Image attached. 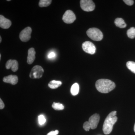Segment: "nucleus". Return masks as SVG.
Listing matches in <instances>:
<instances>
[{
	"label": "nucleus",
	"mask_w": 135,
	"mask_h": 135,
	"mask_svg": "<svg viewBox=\"0 0 135 135\" xmlns=\"http://www.w3.org/2000/svg\"><path fill=\"white\" fill-rule=\"evenodd\" d=\"M95 86L99 92L106 94L113 90L115 88L116 85L111 80L101 79L97 81Z\"/></svg>",
	"instance_id": "nucleus-1"
},
{
	"label": "nucleus",
	"mask_w": 135,
	"mask_h": 135,
	"mask_svg": "<svg viewBox=\"0 0 135 135\" xmlns=\"http://www.w3.org/2000/svg\"><path fill=\"white\" fill-rule=\"evenodd\" d=\"M116 111H113L105 118L103 128V131L105 134H109L112 131L114 125L118 120V118L116 116Z\"/></svg>",
	"instance_id": "nucleus-2"
},
{
	"label": "nucleus",
	"mask_w": 135,
	"mask_h": 135,
	"mask_svg": "<svg viewBox=\"0 0 135 135\" xmlns=\"http://www.w3.org/2000/svg\"><path fill=\"white\" fill-rule=\"evenodd\" d=\"M86 33L89 38L95 41H100L103 37V33L97 28H90L87 31Z\"/></svg>",
	"instance_id": "nucleus-3"
},
{
	"label": "nucleus",
	"mask_w": 135,
	"mask_h": 135,
	"mask_svg": "<svg viewBox=\"0 0 135 135\" xmlns=\"http://www.w3.org/2000/svg\"><path fill=\"white\" fill-rule=\"evenodd\" d=\"M80 4L81 9L86 12L93 11L95 7V3L91 0H81Z\"/></svg>",
	"instance_id": "nucleus-4"
},
{
	"label": "nucleus",
	"mask_w": 135,
	"mask_h": 135,
	"mask_svg": "<svg viewBox=\"0 0 135 135\" xmlns=\"http://www.w3.org/2000/svg\"><path fill=\"white\" fill-rule=\"evenodd\" d=\"M44 73V71L41 66L36 65L32 68L29 76L31 79H40L42 77Z\"/></svg>",
	"instance_id": "nucleus-5"
},
{
	"label": "nucleus",
	"mask_w": 135,
	"mask_h": 135,
	"mask_svg": "<svg viewBox=\"0 0 135 135\" xmlns=\"http://www.w3.org/2000/svg\"><path fill=\"white\" fill-rule=\"evenodd\" d=\"M32 32V29L30 27L25 28L20 33V39L22 41L24 42L29 41L31 38Z\"/></svg>",
	"instance_id": "nucleus-6"
},
{
	"label": "nucleus",
	"mask_w": 135,
	"mask_h": 135,
	"mask_svg": "<svg viewBox=\"0 0 135 135\" xmlns=\"http://www.w3.org/2000/svg\"><path fill=\"white\" fill-rule=\"evenodd\" d=\"M76 19L75 14L72 11L70 10L66 11L63 15V21L67 24L72 23Z\"/></svg>",
	"instance_id": "nucleus-7"
},
{
	"label": "nucleus",
	"mask_w": 135,
	"mask_h": 135,
	"mask_svg": "<svg viewBox=\"0 0 135 135\" xmlns=\"http://www.w3.org/2000/svg\"><path fill=\"white\" fill-rule=\"evenodd\" d=\"M82 47L83 50L86 53L90 55H94L95 53V46L91 42H84L83 43Z\"/></svg>",
	"instance_id": "nucleus-8"
},
{
	"label": "nucleus",
	"mask_w": 135,
	"mask_h": 135,
	"mask_svg": "<svg viewBox=\"0 0 135 135\" xmlns=\"http://www.w3.org/2000/svg\"><path fill=\"white\" fill-rule=\"evenodd\" d=\"M100 120V116L99 114L95 113L93 114L89 119V122L90 125L91 129L96 128Z\"/></svg>",
	"instance_id": "nucleus-9"
},
{
	"label": "nucleus",
	"mask_w": 135,
	"mask_h": 135,
	"mask_svg": "<svg viewBox=\"0 0 135 135\" xmlns=\"http://www.w3.org/2000/svg\"><path fill=\"white\" fill-rule=\"evenodd\" d=\"M5 66L7 69L11 68L13 72H16L18 70V64L16 60L10 59L6 63Z\"/></svg>",
	"instance_id": "nucleus-10"
},
{
	"label": "nucleus",
	"mask_w": 135,
	"mask_h": 135,
	"mask_svg": "<svg viewBox=\"0 0 135 135\" xmlns=\"http://www.w3.org/2000/svg\"><path fill=\"white\" fill-rule=\"evenodd\" d=\"M11 22L2 15H0V27L4 29H7L11 26Z\"/></svg>",
	"instance_id": "nucleus-11"
},
{
	"label": "nucleus",
	"mask_w": 135,
	"mask_h": 135,
	"mask_svg": "<svg viewBox=\"0 0 135 135\" xmlns=\"http://www.w3.org/2000/svg\"><path fill=\"white\" fill-rule=\"evenodd\" d=\"M3 80V82L15 85L18 81V78L17 75H11L4 77Z\"/></svg>",
	"instance_id": "nucleus-12"
},
{
	"label": "nucleus",
	"mask_w": 135,
	"mask_h": 135,
	"mask_svg": "<svg viewBox=\"0 0 135 135\" xmlns=\"http://www.w3.org/2000/svg\"><path fill=\"white\" fill-rule=\"evenodd\" d=\"M35 52L33 48H31L28 50V56L27 57V63L29 64H31L33 62L35 59Z\"/></svg>",
	"instance_id": "nucleus-13"
},
{
	"label": "nucleus",
	"mask_w": 135,
	"mask_h": 135,
	"mask_svg": "<svg viewBox=\"0 0 135 135\" xmlns=\"http://www.w3.org/2000/svg\"><path fill=\"white\" fill-rule=\"evenodd\" d=\"M114 23L116 26L120 28H125L127 26V25L123 19L121 18H117L115 20Z\"/></svg>",
	"instance_id": "nucleus-14"
},
{
	"label": "nucleus",
	"mask_w": 135,
	"mask_h": 135,
	"mask_svg": "<svg viewBox=\"0 0 135 135\" xmlns=\"http://www.w3.org/2000/svg\"><path fill=\"white\" fill-rule=\"evenodd\" d=\"M62 84V82L59 81L52 80L49 83L48 86L50 88L55 89L60 87Z\"/></svg>",
	"instance_id": "nucleus-15"
},
{
	"label": "nucleus",
	"mask_w": 135,
	"mask_h": 135,
	"mask_svg": "<svg viewBox=\"0 0 135 135\" xmlns=\"http://www.w3.org/2000/svg\"><path fill=\"white\" fill-rule=\"evenodd\" d=\"M79 91V86L77 83L73 84L71 87V93L73 95L75 96L77 95Z\"/></svg>",
	"instance_id": "nucleus-16"
},
{
	"label": "nucleus",
	"mask_w": 135,
	"mask_h": 135,
	"mask_svg": "<svg viewBox=\"0 0 135 135\" xmlns=\"http://www.w3.org/2000/svg\"><path fill=\"white\" fill-rule=\"evenodd\" d=\"M126 65L129 70L135 74V62L133 61H128L126 64Z\"/></svg>",
	"instance_id": "nucleus-17"
},
{
	"label": "nucleus",
	"mask_w": 135,
	"mask_h": 135,
	"mask_svg": "<svg viewBox=\"0 0 135 135\" xmlns=\"http://www.w3.org/2000/svg\"><path fill=\"white\" fill-rule=\"evenodd\" d=\"M51 2V0H40L39 2V5L41 7H47L49 6Z\"/></svg>",
	"instance_id": "nucleus-18"
},
{
	"label": "nucleus",
	"mask_w": 135,
	"mask_h": 135,
	"mask_svg": "<svg viewBox=\"0 0 135 135\" xmlns=\"http://www.w3.org/2000/svg\"><path fill=\"white\" fill-rule=\"evenodd\" d=\"M127 35L129 38L133 39L135 37V28L134 27H131L127 31Z\"/></svg>",
	"instance_id": "nucleus-19"
},
{
	"label": "nucleus",
	"mask_w": 135,
	"mask_h": 135,
	"mask_svg": "<svg viewBox=\"0 0 135 135\" xmlns=\"http://www.w3.org/2000/svg\"><path fill=\"white\" fill-rule=\"evenodd\" d=\"M52 108L55 110H62L64 109V107L62 104L60 103H56L54 102L52 105Z\"/></svg>",
	"instance_id": "nucleus-20"
},
{
	"label": "nucleus",
	"mask_w": 135,
	"mask_h": 135,
	"mask_svg": "<svg viewBox=\"0 0 135 135\" xmlns=\"http://www.w3.org/2000/svg\"><path fill=\"white\" fill-rule=\"evenodd\" d=\"M38 121L40 125H43L46 122V118L43 115H40L38 116Z\"/></svg>",
	"instance_id": "nucleus-21"
},
{
	"label": "nucleus",
	"mask_w": 135,
	"mask_h": 135,
	"mask_svg": "<svg viewBox=\"0 0 135 135\" xmlns=\"http://www.w3.org/2000/svg\"><path fill=\"white\" fill-rule=\"evenodd\" d=\"M83 128L86 131H89L90 129H91L89 121L85 122H84V124H83Z\"/></svg>",
	"instance_id": "nucleus-22"
},
{
	"label": "nucleus",
	"mask_w": 135,
	"mask_h": 135,
	"mask_svg": "<svg viewBox=\"0 0 135 135\" xmlns=\"http://www.w3.org/2000/svg\"><path fill=\"white\" fill-rule=\"evenodd\" d=\"M127 5L131 6L134 4V2L133 0H124L123 1Z\"/></svg>",
	"instance_id": "nucleus-23"
},
{
	"label": "nucleus",
	"mask_w": 135,
	"mask_h": 135,
	"mask_svg": "<svg viewBox=\"0 0 135 135\" xmlns=\"http://www.w3.org/2000/svg\"><path fill=\"white\" fill-rule=\"evenodd\" d=\"M59 133V131L57 130L55 131H51L47 134V135H57Z\"/></svg>",
	"instance_id": "nucleus-24"
},
{
	"label": "nucleus",
	"mask_w": 135,
	"mask_h": 135,
	"mask_svg": "<svg viewBox=\"0 0 135 135\" xmlns=\"http://www.w3.org/2000/svg\"><path fill=\"white\" fill-rule=\"evenodd\" d=\"M55 56V53H54V52H50V53H49V54L48 55V57L49 59L54 58Z\"/></svg>",
	"instance_id": "nucleus-25"
},
{
	"label": "nucleus",
	"mask_w": 135,
	"mask_h": 135,
	"mask_svg": "<svg viewBox=\"0 0 135 135\" xmlns=\"http://www.w3.org/2000/svg\"><path fill=\"white\" fill-rule=\"evenodd\" d=\"M5 107V104L1 99H0V109L1 110L3 109Z\"/></svg>",
	"instance_id": "nucleus-26"
},
{
	"label": "nucleus",
	"mask_w": 135,
	"mask_h": 135,
	"mask_svg": "<svg viewBox=\"0 0 135 135\" xmlns=\"http://www.w3.org/2000/svg\"><path fill=\"white\" fill-rule=\"evenodd\" d=\"M2 42V37L1 36H0V42Z\"/></svg>",
	"instance_id": "nucleus-27"
},
{
	"label": "nucleus",
	"mask_w": 135,
	"mask_h": 135,
	"mask_svg": "<svg viewBox=\"0 0 135 135\" xmlns=\"http://www.w3.org/2000/svg\"><path fill=\"white\" fill-rule=\"evenodd\" d=\"M134 131L135 132V123L134 124Z\"/></svg>",
	"instance_id": "nucleus-28"
},
{
	"label": "nucleus",
	"mask_w": 135,
	"mask_h": 135,
	"mask_svg": "<svg viewBox=\"0 0 135 135\" xmlns=\"http://www.w3.org/2000/svg\"><path fill=\"white\" fill-rule=\"evenodd\" d=\"M1 54H0V60L1 59Z\"/></svg>",
	"instance_id": "nucleus-29"
},
{
	"label": "nucleus",
	"mask_w": 135,
	"mask_h": 135,
	"mask_svg": "<svg viewBox=\"0 0 135 135\" xmlns=\"http://www.w3.org/2000/svg\"><path fill=\"white\" fill-rule=\"evenodd\" d=\"M8 1H10V0H7Z\"/></svg>",
	"instance_id": "nucleus-30"
}]
</instances>
